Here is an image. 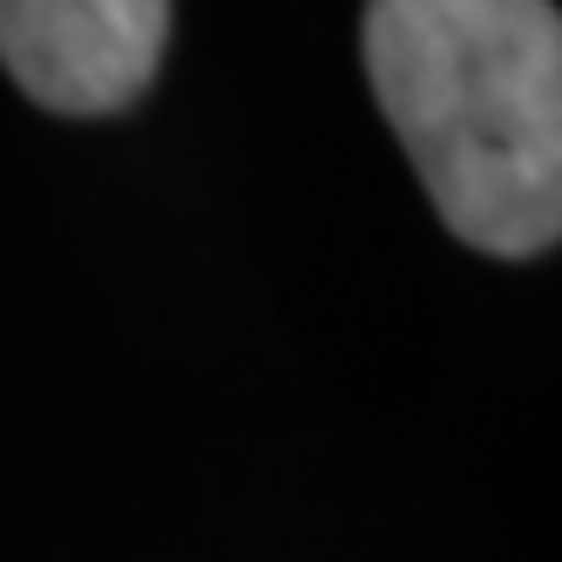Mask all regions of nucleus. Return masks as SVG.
I'll use <instances>...</instances> for the list:
<instances>
[{
  "mask_svg": "<svg viewBox=\"0 0 562 562\" xmlns=\"http://www.w3.org/2000/svg\"><path fill=\"white\" fill-rule=\"evenodd\" d=\"M367 82L461 245L536 258L562 237L555 0H367Z\"/></svg>",
  "mask_w": 562,
  "mask_h": 562,
  "instance_id": "obj_1",
  "label": "nucleus"
},
{
  "mask_svg": "<svg viewBox=\"0 0 562 562\" xmlns=\"http://www.w3.org/2000/svg\"><path fill=\"white\" fill-rule=\"evenodd\" d=\"M170 48V0H0V68L48 115L130 109Z\"/></svg>",
  "mask_w": 562,
  "mask_h": 562,
  "instance_id": "obj_2",
  "label": "nucleus"
}]
</instances>
